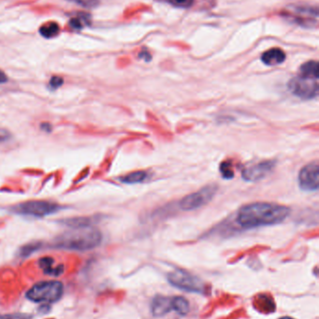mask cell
Segmentation results:
<instances>
[{
    "instance_id": "cell-25",
    "label": "cell",
    "mask_w": 319,
    "mask_h": 319,
    "mask_svg": "<svg viewBox=\"0 0 319 319\" xmlns=\"http://www.w3.org/2000/svg\"><path fill=\"white\" fill-rule=\"evenodd\" d=\"M172 5L177 7H188L192 5L194 0H168Z\"/></svg>"
},
{
    "instance_id": "cell-12",
    "label": "cell",
    "mask_w": 319,
    "mask_h": 319,
    "mask_svg": "<svg viewBox=\"0 0 319 319\" xmlns=\"http://www.w3.org/2000/svg\"><path fill=\"white\" fill-rule=\"evenodd\" d=\"M284 60H286V53L281 49H278V48L267 50L261 56V61L268 66L282 64L284 62Z\"/></svg>"
},
{
    "instance_id": "cell-7",
    "label": "cell",
    "mask_w": 319,
    "mask_h": 319,
    "mask_svg": "<svg viewBox=\"0 0 319 319\" xmlns=\"http://www.w3.org/2000/svg\"><path fill=\"white\" fill-rule=\"evenodd\" d=\"M218 187L216 185H208L198 192L191 193L184 198L182 199L179 203V206L182 210L190 211L195 210L202 206L210 203V200L214 198V194L218 192Z\"/></svg>"
},
{
    "instance_id": "cell-24",
    "label": "cell",
    "mask_w": 319,
    "mask_h": 319,
    "mask_svg": "<svg viewBox=\"0 0 319 319\" xmlns=\"http://www.w3.org/2000/svg\"><path fill=\"white\" fill-rule=\"evenodd\" d=\"M63 83H64L63 78L58 77V76H54L50 79L48 87L50 88V90H52V91H56V90H58V88H60L61 86L63 85Z\"/></svg>"
},
{
    "instance_id": "cell-20",
    "label": "cell",
    "mask_w": 319,
    "mask_h": 319,
    "mask_svg": "<svg viewBox=\"0 0 319 319\" xmlns=\"http://www.w3.org/2000/svg\"><path fill=\"white\" fill-rule=\"evenodd\" d=\"M220 172L222 177L226 179H232L234 177V172L232 169V164L228 162H223L220 164Z\"/></svg>"
},
{
    "instance_id": "cell-2",
    "label": "cell",
    "mask_w": 319,
    "mask_h": 319,
    "mask_svg": "<svg viewBox=\"0 0 319 319\" xmlns=\"http://www.w3.org/2000/svg\"><path fill=\"white\" fill-rule=\"evenodd\" d=\"M102 242V232L92 225L70 228V230L59 234L52 240V247L72 251H88L98 248Z\"/></svg>"
},
{
    "instance_id": "cell-5",
    "label": "cell",
    "mask_w": 319,
    "mask_h": 319,
    "mask_svg": "<svg viewBox=\"0 0 319 319\" xmlns=\"http://www.w3.org/2000/svg\"><path fill=\"white\" fill-rule=\"evenodd\" d=\"M168 281L174 288L186 292L202 294L205 291L204 283L198 277L184 270L177 269L172 272L168 276Z\"/></svg>"
},
{
    "instance_id": "cell-8",
    "label": "cell",
    "mask_w": 319,
    "mask_h": 319,
    "mask_svg": "<svg viewBox=\"0 0 319 319\" xmlns=\"http://www.w3.org/2000/svg\"><path fill=\"white\" fill-rule=\"evenodd\" d=\"M286 16L304 27H312L318 23V8L316 6L291 5L288 7Z\"/></svg>"
},
{
    "instance_id": "cell-1",
    "label": "cell",
    "mask_w": 319,
    "mask_h": 319,
    "mask_svg": "<svg viewBox=\"0 0 319 319\" xmlns=\"http://www.w3.org/2000/svg\"><path fill=\"white\" fill-rule=\"evenodd\" d=\"M290 213L288 206L272 203H253L240 209L237 222L244 229L270 226L283 222Z\"/></svg>"
},
{
    "instance_id": "cell-15",
    "label": "cell",
    "mask_w": 319,
    "mask_h": 319,
    "mask_svg": "<svg viewBox=\"0 0 319 319\" xmlns=\"http://www.w3.org/2000/svg\"><path fill=\"white\" fill-rule=\"evenodd\" d=\"M172 310L181 316L188 315L189 310H190L188 301L182 296L174 297L172 298Z\"/></svg>"
},
{
    "instance_id": "cell-9",
    "label": "cell",
    "mask_w": 319,
    "mask_h": 319,
    "mask_svg": "<svg viewBox=\"0 0 319 319\" xmlns=\"http://www.w3.org/2000/svg\"><path fill=\"white\" fill-rule=\"evenodd\" d=\"M298 185L302 191L316 192L319 188V164L318 161L308 163L298 174Z\"/></svg>"
},
{
    "instance_id": "cell-27",
    "label": "cell",
    "mask_w": 319,
    "mask_h": 319,
    "mask_svg": "<svg viewBox=\"0 0 319 319\" xmlns=\"http://www.w3.org/2000/svg\"><path fill=\"white\" fill-rule=\"evenodd\" d=\"M8 76L2 70H0V84L6 83L8 81Z\"/></svg>"
},
{
    "instance_id": "cell-16",
    "label": "cell",
    "mask_w": 319,
    "mask_h": 319,
    "mask_svg": "<svg viewBox=\"0 0 319 319\" xmlns=\"http://www.w3.org/2000/svg\"><path fill=\"white\" fill-rule=\"evenodd\" d=\"M300 74L314 78H319L318 63L316 61H309L302 64L300 69Z\"/></svg>"
},
{
    "instance_id": "cell-23",
    "label": "cell",
    "mask_w": 319,
    "mask_h": 319,
    "mask_svg": "<svg viewBox=\"0 0 319 319\" xmlns=\"http://www.w3.org/2000/svg\"><path fill=\"white\" fill-rule=\"evenodd\" d=\"M68 1H72L73 3H76L82 7H87V8L96 7L100 4V0H68Z\"/></svg>"
},
{
    "instance_id": "cell-6",
    "label": "cell",
    "mask_w": 319,
    "mask_h": 319,
    "mask_svg": "<svg viewBox=\"0 0 319 319\" xmlns=\"http://www.w3.org/2000/svg\"><path fill=\"white\" fill-rule=\"evenodd\" d=\"M288 89L293 95L300 99H314L318 95V78H311L300 74L288 82Z\"/></svg>"
},
{
    "instance_id": "cell-3",
    "label": "cell",
    "mask_w": 319,
    "mask_h": 319,
    "mask_svg": "<svg viewBox=\"0 0 319 319\" xmlns=\"http://www.w3.org/2000/svg\"><path fill=\"white\" fill-rule=\"evenodd\" d=\"M63 208L58 203L49 200H29L12 206L10 211L24 217L42 219L58 213Z\"/></svg>"
},
{
    "instance_id": "cell-19",
    "label": "cell",
    "mask_w": 319,
    "mask_h": 319,
    "mask_svg": "<svg viewBox=\"0 0 319 319\" xmlns=\"http://www.w3.org/2000/svg\"><path fill=\"white\" fill-rule=\"evenodd\" d=\"M59 32H60V27H59L58 23L54 22V21L45 23L40 29V33L44 35V37H48V38L56 36L58 35Z\"/></svg>"
},
{
    "instance_id": "cell-11",
    "label": "cell",
    "mask_w": 319,
    "mask_h": 319,
    "mask_svg": "<svg viewBox=\"0 0 319 319\" xmlns=\"http://www.w3.org/2000/svg\"><path fill=\"white\" fill-rule=\"evenodd\" d=\"M151 311L152 316L156 318H161L172 311V298L156 295L152 299L151 304Z\"/></svg>"
},
{
    "instance_id": "cell-10",
    "label": "cell",
    "mask_w": 319,
    "mask_h": 319,
    "mask_svg": "<svg viewBox=\"0 0 319 319\" xmlns=\"http://www.w3.org/2000/svg\"><path fill=\"white\" fill-rule=\"evenodd\" d=\"M276 166L274 161H264L252 166L244 168L242 171V178L248 182H256L267 177Z\"/></svg>"
},
{
    "instance_id": "cell-26",
    "label": "cell",
    "mask_w": 319,
    "mask_h": 319,
    "mask_svg": "<svg viewBox=\"0 0 319 319\" xmlns=\"http://www.w3.org/2000/svg\"><path fill=\"white\" fill-rule=\"evenodd\" d=\"M10 133L8 132L5 129H0V143L6 142L10 138Z\"/></svg>"
},
{
    "instance_id": "cell-22",
    "label": "cell",
    "mask_w": 319,
    "mask_h": 319,
    "mask_svg": "<svg viewBox=\"0 0 319 319\" xmlns=\"http://www.w3.org/2000/svg\"><path fill=\"white\" fill-rule=\"evenodd\" d=\"M32 316L24 313H12L0 315V319H31Z\"/></svg>"
},
{
    "instance_id": "cell-21",
    "label": "cell",
    "mask_w": 319,
    "mask_h": 319,
    "mask_svg": "<svg viewBox=\"0 0 319 319\" xmlns=\"http://www.w3.org/2000/svg\"><path fill=\"white\" fill-rule=\"evenodd\" d=\"M54 260L51 257H44V258H40L38 261V265L40 269L44 270V273L51 269L52 267H54Z\"/></svg>"
},
{
    "instance_id": "cell-4",
    "label": "cell",
    "mask_w": 319,
    "mask_h": 319,
    "mask_svg": "<svg viewBox=\"0 0 319 319\" xmlns=\"http://www.w3.org/2000/svg\"><path fill=\"white\" fill-rule=\"evenodd\" d=\"M64 294V285L60 281H42L35 284L26 293V299L36 304H54Z\"/></svg>"
},
{
    "instance_id": "cell-14",
    "label": "cell",
    "mask_w": 319,
    "mask_h": 319,
    "mask_svg": "<svg viewBox=\"0 0 319 319\" xmlns=\"http://www.w3.org/2000/svg\"><path fill=\"white\" fill-rule=\"evenodd\" d=\"M147 178V173L144 171H136L130 174H128L119 178V180L124 184H137L144 182Z\"/></svg>"
},
{
    "instance_id": "cell-17",
    "label": "cell",
    "mask_w": 319,
    "mask_h": 319,
    "mask_svg": "<svg viewBox=\"0 0 319 319\" xmlns=\"http://www.w3.org/2000/svg\"><path fill=\"white\" fill-rule=\"evenodd\" d=\"M90 16L87 13H78L70 21V26L75 30H80L90 24Z\"/></svg>"
},
{
    "instance_id": "cell-18",
    "label": "cell",
    "mask_w": 319,
    "mask_h": 319,
    "mask_svg": "<svg viewBox=\"0 0 319 319\" xmlns=\"http://www.w3.org/2000/svg\"><path fill=\"white\" fill-rule=\"evenodd\" d=\"M42 248V242H31L19 249L18 255L21 258H28L30 255L34 254L38 250H40Z\"/></svg>"
},
{
    "instance_id": "cell-28",
    "label": "cell",
    "mask_w": 319,
    "mask_h": 319,
    "mask_svg": "<svg viewBox=\"0 0 319 319\" xmlns=\"http://www.w3.org/2000/svg\"><path fill=\"white\" fill-rule=\"evenodd\" d=\"M40 128H42V131H45V132H51L52 131V125L50 123H48V122H44V123H42V124L40 125Z\"/></svg>"
},
{
    "instance_id": "cell-29",
    "label": "cell",
    "mask_w": 319,
    "mask_h": 319,
    "mask_svg": "<svg viewBox=\"0 0 319 319\" xmlns=\"http://www.w3.org/2000/svg\"><path fill=\"white\" fill-rule=\"evenodd\" d=\"M292 319V318H290V317H284V318H282V319Z\"/></svg>"
},
{
    "instance_id": "cell-13",
    "label": "cell",
    "mask_w": 319,
    "mask_h": 319,
    "mask_svg": "<svg viewBox=\"0 0 319 319\" xmlns=\"http://www.w3.org/2000/svg\"><path fill=\"white\" fill-rule=\"evenodd\" d=\"M96 221L98 220L94 217H76L65 219L61 221V223L70 228L87 227L94 225Z\"/></svg>"
}]
</instances>
